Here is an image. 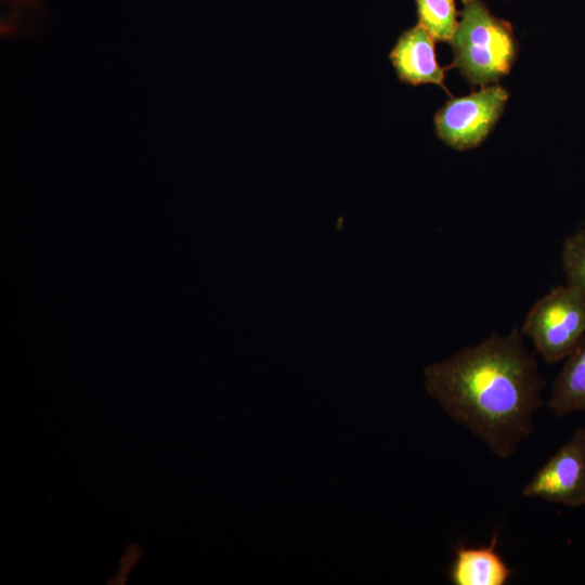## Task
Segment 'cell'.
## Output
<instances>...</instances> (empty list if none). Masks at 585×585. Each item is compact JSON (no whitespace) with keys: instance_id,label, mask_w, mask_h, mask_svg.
<instances>
[{"instance_id":"ba28073f","label":"cell","mask_w":585,"mask_h":585,"mask_svg":"<svg viewBox=\"0 0 585 585\" xmlns=\"http://www.w3.org/2000/svg\"><path fill=\"white\" fill-rule=\"evenodd\" d=\"M547 405L557 417L575 412L585 413V335L564 359L552 384Z\"/></svg>"},{"instance_id":"9c48e42d","label":"cell","mask_w":585,"mask_h":585,"mask_svg":"<svg viewBox=\"0 0 585 585\" xmlns=\"http://www.w3.org/2000/svg\"><path fill=\"white\" fill-rule=\"evenodd\" d=\"M419 24L437 41L452 40L457 28L454 0H416Z\"/></svg>"},{"instance_id":"8992f818","label":"cell","mask_w":585,"mask_h":585,"mask_svg":"<svg viewBox=\"0 0 585 585\" xmlns=\"http://www.w3.org/2000/svg\"><path fill=\"white\" fill-rule=\"evenodd\" d=\"M433 38L418 23L398 38L389 57L399 79L407 84L444 87V70L435 58Z\"/></svg>"},{"instance_id":"30bf717a","label":"cell","mask_w":585,"mask_h":585,"mask_svg":"<svg viewBox=\"0 0 585 585\" xmlns=\"http://www.w3.org/2000/svg\"><path fill=\"white\" fill-rule=\"evenodd\" d=\"M561 262L566 284L585 300V223L564 238Z\"/></svg>"},{"instance_id":"6da1fadb","label":"cell","mask_w":585,"mask_h":585,"mask_svg":"<svg viewBox=\"0 0 585 585\" xmlns=\"http://www.w3.org/2000/svg\"><path fill=\"white\" fill-rule=\"evenodd\" d=\"M425 385L454 421L506 459L531 434L545 384L514 328L429 365Z\"/></svg>"},{"instance_id":"52a82bcc","label":"cell","mask_w":585,"mask_h":585,"mask_svg":"<svg viewBox=\"0 0 585 585\" xmlns=\"http://www.w3.org/2000/svg\"><path fill=\"white\" fill-rule=\"evenodd\" d=\"M497 535L487 545H460L454 551L450 580L454 585H505L512 571L496 550Z\"/></svg>"},{"instance_id":"5b68a950","label":"cell","mask_w":585,"mask_h":585,"mask_svg":"<svg viewBox=\"0 0 585 585\" xmlns=\"http://www.w3.org/2000/svg\"><path fill=\"white\" fill-rule=\"evenodd\" d=\"M521 495L568 507L585 505V428L576 429L548 458Z\"/></svg>"},{"instance_id":"8fae6325","label":"cell","mask_w":585,"mask_h":585,"mask_svg":"<svg viewBox=\"0 0 585 585\" xmlns=\"http://www.w3.org/2000/svg\"><path fill=\"white\" fill-rule=\"evenodd\" d=\"M463 2H466L467 0H461Z\"/></svg>"},{"instance_id":"7a4b0ae2","label":"cell","mask_w":585,"mask_h":585,"mask_svg":"<svg viewBox=\"0 0 585 585\" xmlns=\"http://www.w3.org/2000/svg\"><path fill=\"white\" fill-rule=\"evenodd\" d=\"M451 44L454 65L471 84L482 87L508 74L517 54L510 24L493 16L480 0L464 2Z\"/></svg>"},{"instance_id":"3957f363","label":"cell","mask_w":585,"mask_h":585,"mask_svg":"<svg viewBox=\"0 0 585 585\" xmlns=\"http://www.w3.org/2000/svg\"><path fill=\"white\" fill-rule=\"evenodd\" d=\"M547 364L564 360L585 335V300L567 284L530 309L521 327Z\"/></svg>"},{"instance_id":"277c9868","label":"cell","mask_w":585,"mask_h":585,"mask_svg":"<svg viewBox=\"0 0 585 585\" xmlns=\"http://www.w3.org/2000/svg\"><path fill=\"white\" fill-rule=\"evenodd\" d=\"M508 98L506 89L492 84L447 101L434 116L438 136L456 150L478 146L495 126Z\"/></svg>"}]
</instances>
